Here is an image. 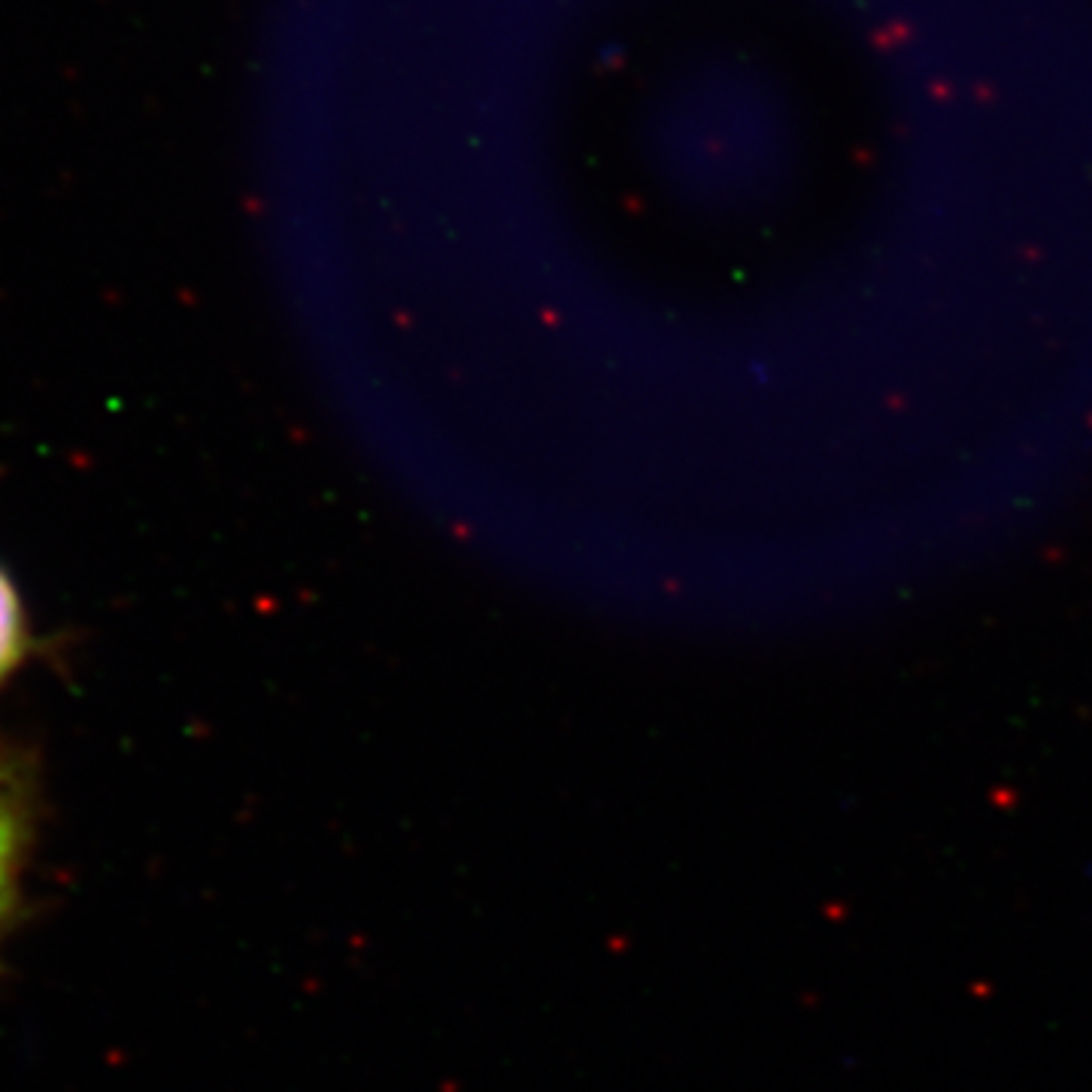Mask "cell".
Masks as SVG:
<instances>
[{"instance_id": "1", "label": "cell", "mask_w": 1092, "mask_h": 1092, "mask_svg": "<svg viewBox=\"0 0 1092 1092\" xmlns=\"http://www.w3.org/2000/svg\"><path fill=\"white\" fill-rule=\"evenodd\" d=\"M28 653V622L12 580L0 568V686L19 671Z\"/></svg>"}, {"instance_id": "2", "label": "cell", "mask_w": 1092, "mask_h": 1092, "mask_svg": "<svg viewBox=\"0 0 1092 1092\" xmlns=\"http://www.w3.org/2000/svg\"><path fill=\"white\" fill-rule=\"evenodd\" d=\"M19 850H22V817L19 808L0 780V920L9 908L12 898V883L19 868Z\"/></svg>"}]
</instances>
